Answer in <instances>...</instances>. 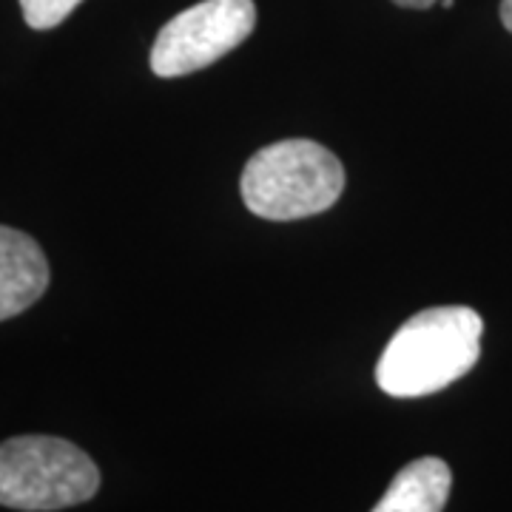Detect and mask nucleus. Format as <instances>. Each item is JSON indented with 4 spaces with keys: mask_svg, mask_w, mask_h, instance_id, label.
I'll return each mask as SVG.
<instances>
[{
    "mask_svg": "<svg viewBox=\"0 0 512 512\" xmlns=\"http://www.w3.org/2000/svg\"><path fill=\"white\" fill-rule=\"evenodd\" d=\"M49 288L43 248L23 231L0 225V322L29 311Z\"/></svg>",
    "mask_w": 512,
    "mask_h": 512,
    "instance_id": "obj_5",
    "label": "nucleus"
},
{
    "mask_svg": "<svg viewBox=\"0 0 512 512\" xmlns=\"http://www.w3.org/2000/svg\"><path fill=\"white\" fill-rule=\"evenodd\" d=\"M453 473L441 458H419L399 470L373 512H441L450 498Z\"/></svg>",
    "mask_w": 512,
    "mask_h": 512,
    "instance_id": "obj_6",
    "label": "nucleus"
},
{
    "mask_svg": "<svg viewBox=\"0 0 512 512\" xmlns=\"http://www.w3.org/2000/svg\"><path fill=\"white\" fill-rule=\"evenodd\" d=\"M484 319L467 305L416 313L396 330L376 365V384L393 399L439 393L481 359Z\"/></svg>",
    "mask_w": 512,
    "mask_h": 512,
    "instance_id": "obj_1",
    "label": "nucleus"
},
{
    "mask_svg": "<svg viewBox=\"0 0 512 512\" xmlns=\"http://www.w3.org/2000/svg\"><path fill=\"white\" fill-rule=\"evenodd\" d=\"M254 26V0H202L160 29L151 49V72L157 77L200 72L234 52Z\"/></svg>",
    "mask_w": 512,
    "mask_h": 512,
    "instance_id": "obj_4",
    "label": "nucleus"
},
{
    "mask_svg": "<svg viewBox=\"0 0 512 512\" xmlns=\"http://www.w3.org/2000/svg\"><path fill=\"white\" fill-rule=\"evenodd\" d=\"M501 23L507 26V32L512 35V0H501Z\"/></svg>",
    "mask_w": 512,
    "mask_h": 512,
    "instance_id": "obj_9",
    "label": "nucleus"
},
{
    "mask_svg": "<svg viewBox=\"0 0 512 512\" xmlns=\"http://www.w3.org/2000/svg\"><path fill=\"white\" fill-rule=\"evenodd\" d=\"M97 490V464L72 441L18 436L0 444V507L55 512L89 501Z\"/></svg>",
    "mask_w": 512,
    "mask_h": 512,
    "instance_id": "obj_3",
    "label": "nucleus"
},
{
    "mask_svg": "<svg viewBox=\"0 0 512 512\" xmlns=\"http://www.w3.org/2000/svg\"><path fill=\"white\" fill-rule=\"evenodd\" d=\"M396 6H404V9H430L436 6L439 0H393Z\"/></svg>",
    "mask_w": 512,
    "mask_h": 512,
    "instance_id": "obj_8",
    "label": "nucleus"
},
{
    "mask_svg": "<svg viewBox=\"0 0 512 512\" xmlns=\"http://www.w3.org/2000/svg\"><path fill=\"white\" fill-rule=\"evenodd\" d=\"M80 3L83 0H20V9H23L26 23L37 32H43V29L60 26Z\"/></svg>",
    "mask_w": 512,
    "mask_h": 512,
    "instance_id": "obj_7",
    "label": "nucleus"
},
{
    "mask_svg": "<svg viewBox=\"0 0 512 512\" xmlns=\"http://www.w3.org/2000/svg\"><path fill=\"white\" fill-rule=\"evenodd\" d=\"M441 6H444V9H453V0H441Z\"/></svg>",
    "mask_w": 512,
    "mask_h": 512,
    "instance_id": "obj_10",
    "label": "nucleus"
},
{
    "mask_svg": "<svg viewBox=\"0 0 512 512\" xmlns=\"http://www.w3.org/2000/svg\"><path fill=\"white\" fill-rule=\"evenodd\" d=\"M239 191L248 211L262 220H305L342 197L345 165L313 140H279L248 160Z\"/></svg>",
    "mask_w": 512,
    "mask_h": 512,
    "instance_id": "obj_2",
    "label": "nucleus"
}]
</instances>
